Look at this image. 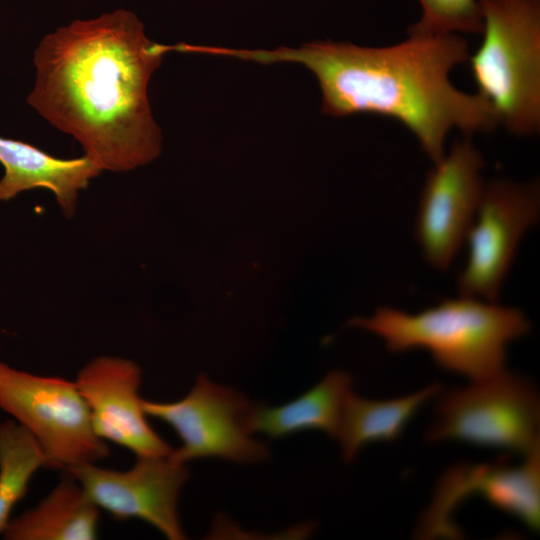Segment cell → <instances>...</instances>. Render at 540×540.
I'll return each instance as SVG.
<instances>
[{
	"instance_id": "obj_1",
	"label": "cell",
	"mask_w": 540,
	"mask_h": 540,
	"mask_svg": "<svg viewBox=\"0 0 540 540\" xmlns=\"http://www.w3.org/2000/svg\"><path fill=\"white\" fill-rule=\"evenodd\" d=\"M167 52L131 11L73 20L38 43L27 103L101 171L136 169L161 152L148 86Z\"/></svg>"
},
{
	"instance_id": "obj_2",
	"label": "cell",
	"mask_w": 540,
	"mask_h": 540,
	"mask_svg": "<svg viewBox=\"0 0 540 540\" xmlns=\"http://www.w3.org/2000/svg\"><path fill=\"white\" fill-rule=\"evenodd\" d=\"M210 52L261 64H301L318 80L325 114L395 119L433 163L443 157L452 129L471 136L499 124L484 98L457 89L450 80L451 71L469 57L466 40L456 33L408 29L404 41L385 47L316 41L272 50L213 46Z\"/></svg>"
},
{
	"instance_id": "obj_3",
	"label": "cell",
	"mask_w": 540,
	"mask_h": 540,
	"mask_svg": "<svg viewBox=\"0 0 540 540\" xmlns=\"http://www.w3.org/2000/svg\"><path fill=\"white\" fill-rule=\"evenodd\" d=\"M347 325L380 336L393 353L423 348L436 364L471 381L506 370V348L530 330L522 311L474 297L460 296L416 314L382 307Z\"/></svg>"
},
{
	"instance_id": "obj_4",
	"label": "cell",
	"mask_w": 540,
	"mask_h": 540,
	"mask_svg": "<svg viewBox=\"0 0 540 540\" xmlns=\"http://www.w3.org/2000/svg\"><path fill=\"white\" fill-rule=\"evenodd\" d=\"M483 39L468 57L477 92L518 136L540 131V0H479Z\"/></svg>"
},
{
	"instance_id": "obj_5",
	"label": "cell",
	"mask_w": 540,
	"mask_h": 540,
	"mask_svg": "<svg viewBox=\"0 0 540 540\" xmlns=\"http://www.w3.org/2000/svg\"><path fill=\"white\" fill-rule=\"evenodd\" d=\"M434 413L426 441H460L523 457L539 448L536 388L507 370L442 393Z\"/></svg>"
},
{
	"instance_id": "obj_6",
	"label": "cell",
	"mask_w": 540,
	"mask_h": 540,
	"mask_svg": "<svg viewBox=\"0 0 540 540\" xmlns=\"http://www.w3.org/2000/svg\"><path fill=\"white\" fill-rule=\"evenodd\" d=\"M0 410L36 439L50 468L67 470L109 456L75 381L32 374L0 361Z\"/></svg>"
},
{
	"instance_id": "obj_7",
	"label": "cell",
	"mask_w": 540,
	"mask_h": 540,
	"mask_svg": "<svg viewBox=\"0 0 540 540\" xmlns=\"http://www.w3.org/2000/svg\"><path fill=\"white\" fill-rule=\"evenodd\" d=\"M147 416L171 426L181 440L172 460L186 464L217 457L237 463H256L269 455L265 444L251 437L249 416L255 407L245 395L199 375L189 393L179 401L142 399Z\"/></svg>"
},
{
	"instance_id": "obj_8",
	"label": "cell",
	"mask_w": 540,
	"mask_h": 540,
	"mask_svg": "<svg viewBox=\"0 0 540 540\" xmlns=\"http://www.w3.org/2000/svg\"><path fill=\"white\" fill-rule=\"evenodd\" d=\"M539 212L538 181L485 183L465 237L467 260L457 276L460 296L496 302L520 239L536 224Z\"/></svg>"
},
{
	"instance_id": "obj_9",
	"label": "cell",
	"mask_w": 540,
	"mask_h": 540,
	"mask_svg": "<svg viewBox=\"0 0 540 540\" xmlns=\"http://www.w3.org/2000/svg\"><path fill=\"white\" fill-rule=\"evenodd\" d=\"M483 165L465 135L427 173L415 232L426 261L438 269L450 266L473 222L485 185Z\"/></svg>"
},
{
	"instance_id": "obj_10",
	"label": "cell",
	"mask_w": 540,
	"mask_h": 540,
	"mask_svg": "<svg viewBox=\"0 0 540 540\" xmlns=\"http://www.w3.org/2000/svg\"><path fill=\"white\" fill-rule=\"evenodd\" d=\"M521 464L506 458L486 464H460L441 477L434 499L419 522L422 539L459 538L462 532L451 516L469 495L477 494L496 508L518 518L528 528L540 525V448L523 457Z\"/></svg>"
},
{
	"instance_id": "obj_11",
	"label": "cell",
	"mask_w": 540,
	"mask_h": 540,
	"mask_svg": "<svg viewBox=\"0 0 540 540\" xmlns=\"http://www.w3.org/2000/svg\"><path fill=\"white\" fill-rule=\"evenodd\" d=\"M99 509L116 520L140 519L170 540L185 539L177 503L189 477L185 464L168 456L137 457L128 470L83 463L66 470Z\"/></svg>"
},
{
	"instance_id": "obj_12",
	"label": "cell",
	"mask_w": 540,
	"mask_h": 540,
	"mask_svg": "<svg viewBox=\"0 0 540 540\" xmlns=\"http://www.w3.org/2000/svg\"><path fill=\"white\" fill-rule=\"evenodd\" d=\"M140 367L117 356L93 358L75 383L84 398L95 433L136 457L168 456L173 448L150 426L142 407Z\"/></svg>"
},
{
	"instance_id": "obj_13",
	"label": "cell",
	"mask_w": 540,
	"mask_h": 540,
	"mask_svg": "<svg viewBox=\"0 0 540 540\" xmlns=\"http://www.w3.org/2000/svg\"><path fill=\"white\" fill-rule=\"evenodd\" d=\"M0 201L37 189L51 191L63 214L76 213L80 192L102 171L86 156L62 159L29 143L0 136Z\"/></svg>"
},
{
	"instance_id": "obj_14",
	"label": "cell",
	"mask_w": 540,
	"mask_h": 540,
	"mask_svg": "<svg viewBox=\"0 0 540 540\" xmlns=\"http://www.w3.org/2000/svg\"><path fill=\"white\" fill-rule=\"evenodd\" d=\"M99 508L73 477L63 479L36 506L11 519L6 540H91Z\"/></svg>"
},
{
	"instance_id": "obj_15",
	"label": "cell",
	"mask_w": 540,
	"mask_h": 540,
	"mask_svg": "<svg viewBox=\"0 0 540 540\" xmlns=\"http://www.w3.org/2000/svg\"><path fill=\"white\" fill-rule=\"evenodd\" d=\"M351 377L344 371L328 373L298 398L277 406H255L248 419L250 433L280 438L306 430H320L335 438Z\"/></svg>"
},
{
	"instance_id": "obj_16",
	"label": "cell",
	"mask_w": 540,
	"mask_h": 540,
	"mask_svg": "<svg viewBox=\"0 0 540 540\" xmlns=\"http://www.w3.org/2000/svg\"><path fill=\"white\" fill-rule=\"evenodd\" d=\"M442 391L433 383L409 396L393 400H370L351 390L345 397L335 439L340 442L345 461H352L366 444L394 441L418 410Z\"/></svg>"
},
{
	"instance_id": "obj_17",
	"label": "cell",
	"mask_w": 540,
	"mask_h": 540,
	"mask_svg": "<svg viewBox=\"0 0 540 540\" xmlns=\"http://www.w3.org/2000/svg\"><path fill=\"white\" fill-rule=\"evenodd\" d=\"M48 459L36 439L15 420L0 423V534L29 483Z\"/></svg>"
},
{
	"instance_id": "obj_18",
	"label": "cell",
	"mask_w": 540,
	"mask_h": 540,
	"mask_svg": "<svg viewBox=\"0 0 540 540\" xmlns=\"http://www.w3.org/2000/svg\"><path fill=\"white\" fill-rule=\"evenodd\" d=\"M422 13L409 29L431 33L482 32L479 0H418Z\"/></svg>"
}]
</instances>
